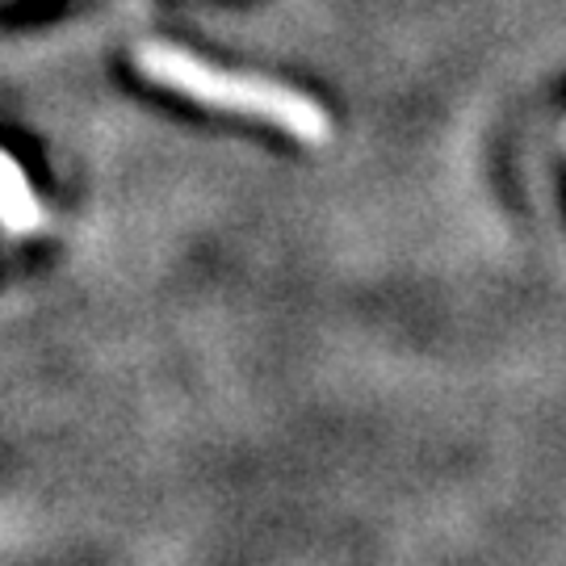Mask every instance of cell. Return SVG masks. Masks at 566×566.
I'll return each mask as SVG.
<instances>
[{
  "label": "cell",
  "instance_id": "2",
  "mask_svg": "<svg viewBox=\"0 0 566 566\" xmlns=\"http://www.w3.org/2000/svg\"><path fill=\"white\" fill-rule=\"evenodd\" d=\"M0 227L9 235H30L42 227V206L25 181L21 164L0 147Z\"/></svg>",
  "mask_w": 566,
  "mask_h": 566
},
{
  "label": "cell",
  "instance_id": "1",
  "mask_svg": "<svg viewBox=\"0 0 566 566\" xmlns=\"http://www.w3.org/2000/svg\"><path fill=\"white\" fill-rule=\"evenodd\" d=\"M135 67L147 81L185 93L189 102L273 122L277 130L294 135L298 143L324 147L332 139V118H327L324 105L298 93V88H290V84L223 72L210 60H198V55H189L181 46H168V42H139L135 46Z\"/></svg>",
  "mask_w": 566,
  "mask_h": 566
}]
</instances>
